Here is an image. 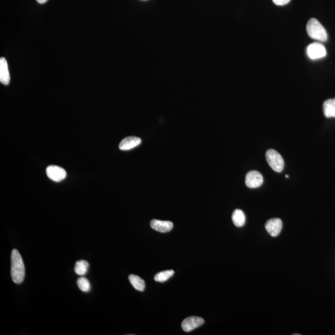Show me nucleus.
Returning <instances> with one entry per match:
<instances>
[{
	"label": "nucleus",
	"instance_id": "obj_2",
	"mask_svg": "<svg viewBox=\"0 0 335 335\" xmlns=\"http://www.w3.org/2000/svg\"><path fill=\"white\" fill-rule=\"evenodd\" d=\"M307 32L311 38L320 42H326L328 35L326 30L319 21L315 18H311L307 25Z\"/></svg>",
	"mask_w": 335,
	"mask_h": 335
},
{
	"label": "nucleus",
	"instance_id": "obj_12",
	"mask_svg": "<svg viewBox=\"0 0 335 335\" xmlns=\"http://www.w3.org/2000/svg\"><path fill=\"white\" fill-rule=\"evenodd\" d=\"M323 108L325 117H335V98L325 101Z\"/></svg>",
	"mask_w": 335,
	"mask_h": 335
},
{
	"label": "nucleus",
	"instance_id": "obj_5",
	"mask_svg": "<svg viewBox=\"0 0 335 335\" xmlns=\"http://www.w3.org/2000/svg\"><path fill=\"white\" fill-rule=\"evenodd\" d=\"M46 174L49 179L55 182H60L67 176V172L65 169L56 165H51L47 167Z\"/></svg>",
	"mask_w": 335,
	"mask_h": 335
},
{
	"label": "nucleus",
	"instance_id": "obj_14",
	"mask_svg": "<svg viewBox=\"0 0 335 335\" xmlns=\"http://www.w3.org/2000/svg\"><path fill=\"white\" fill-rule=\"evenodd\" d=\"M232 221L236 226L241 227L244 226L246 221L244 212L240 209H236L232 214Z\"/></svg>",
	"mask_w": 335,
	"mask_h": 335
},
{
	"label": "nucleus",
	"instance_id": "obj_15",
	"mask_svg": "<svg viewBox=\"0 0 335 335\" xmlns=\"http://www.w3.org/2000/svg\"><path fill=\"white\" fill-rule=\"evenodd\" d=\"M89 263L85 260L77 261L75 264V272L79 276H84L88 272Z\"/></svg>",
	"mask_w": 335,
	"mask_h": 335
},
{
	"label": "nucleus",
	"instance_id": "obj_18",
	"mask_svg": "<svg viewBox=\"0 0 335 335\" xmlns=\"http://www.w3.org/2000/svg\"><path fill=\"white\" fill-rule=\"evenodd\" d=\"M291 0H273V3L278 6H284L289 3Z\"/></svg>",
	"mask_w": 335,
	"mask_h": 335
},
{
	"label": "nucleus",
	"instance_id": "obj_1",
	"mask_svg": "<svg viewBox=\"0 0 335 335\" xmlns=\"http://www.w3.org/2000/svg\"><path fill=\"white\" fill-rule=\"evenodd\" d=\"M11 275L12 280L15 284H21L25 277V267L22 257L17 250L11 252Z\"/></svg>",
	"mask_w": 335,
	"mask_h": 335
},
{
	"label": "nucleus",
	"instance_id": "obj_19",
	"mask_svg": "<svg viewBox=\"0 0 335 335\" xmlns=\"http://www.w3.org/2000/svg\"><path fill=\"white\" fill-rule=\"evenodd\" d=\"M36 1L40 4H43L46 3L48 0H36Z\"/></svg>",
	"mask_w": 335,
	"mask_h": 335
},
{
	"label": "nucleus",
	"instance_id": "obj_11",
	"mask_svg": "<svg viewBox=\"0 0 335 335\" xmlns=\"http://www.w3.org/2000/svg\"><path fill=\"white\" fill-rule=\"evenodd\" d=\"M0 82L4 85H8L10 82L8 62L4 57L0 58Z\"/></svg>",
	"mask_w": 335,
	"mask_h": 335
},
{
	"label": "nucleus",
	"instance_id": "obj_4",
	"mask_svg": "<svg viewBox=\"0 0 335 335\" xmlns=\"http://www.w3.org/2000/svg\"><path fill=\"white\" fill-rule=\"evenodd\" d=\"M307 54L309 58L312 60H316V59L322 58L326 56L327 51L324 45L319 42H314L307 47Z\"/></svg>",
	"mask_w": 335,
	"mask_h": 335
},
{
	"label": "nucleus",
	"instance_id": "obj_7",
	"mask_svg": "<svg viewBox=\"0 0 335 335\" xmlns=\"http://www.w3.org/2000/svg\"><path fill=\"white\" fill-rule=\"evenodd\" d=\"M204 320L203 318L198 317H190L185 318L181 324L184 331L190 332L193 330L201 326L204 324Z\"/></svg>",
	"mask_w": 335,
	"mask_h": 335
},
{
	"label": "nucleus",
	"instance_id": "obj_17",
	"mask_svg": "<svg viewBox=\"0 0 335 335\" xmlns=\"http://www.w3.org/2000/svg\"><path fill=\"white\" fill-rule=\"evenodd\" d=\"M77 284L79 289L84 292H88L91 290V284L89 280L85 278H80L77 280Z\"/></svg>",
	"mask_w": 335,
	"mask_h": 335
},
{
	"label": "nucleus",
	"instance_id": "obj_16",
	"mask_svg": "<svg viewBox=\"0 0 335 335\" xmlns=\"http://www.w3.org/2000/svg\"><path fill=\"white\" fill-rule=\"evenodd\" d=\"M174 273L173 270L162 271L155 276L154 279L158 282H164L173 277Z\"/></svg>",
	"mask_w": 335,
	"mask_h": 335
},
{
	"label": "nucleus",
	"instance_id": "obj_6",
	"mask_svg": "<svg viewBox=\"0 0 335 335\" xmlns=\"http://www.w3.org/2000/svg\"><path fill=\"white\" fill-rule=\"evenodd\" d=\"M263 183V177L256 171H251L247 174L245 184L250 188H257Z\"/></svg>",
	"mask_w": 335,
	"mask_h": 335
},
{
	"label": "nucleus",
	"instance_id": "obj_8",
	"mask_svg": "<svg viewBox=\"0 0 335 335\" xmlns=\"http://www.w3.org/2000/svg\"><path fill=\"white\" fill-rule=\"evenodd\" d=\"M266 230L271 237H276L279 235L282 228V223L280 219H271L266 223Z\"/></svg>",
	"mask_w": 335,
	"mask_h": 335
},
{
	"label": "nucleus",
	"instance_id": "obj_10",
	"mask_svg": "<svg viewBox=\"0 0 335 335\" xmlns=\"http://www.w3.org/2000/svg\"><path fill=\"white\" fill-rule=\"evenodd\" d=\"M141 140L137 137H128L125 138L120 143L119 149L123 151L129 150L138 147L140 144Z\"/></svg>",
	"mask_w": 335,
	"mask_h": 335
},
{
	"label": "nucleus",
	"instance_id": "obj_9",
	"mask_svg": "<svg viewBox=\"0 0 335 335\" xmlns=\"http://www.w3.org/2000/svg\"><path fill=\"white\" fill-rule=\"evenodd\" d=\"M150 226L153 230L161 233L169 232L173 227V223L169 221H163L153 219L150 223Z\"/></svg>",
	"mask_w": 335,
	"mask_h": 335
},
{
	"label": "nucleus",
	"instance_id": "obj_20",
	"mask_svg": "<svg viewBox=\"0 0 335 335\" xmlns=\"http://www.w3.org/2000/svg\"><path fill=\"white\" fill-rule=\"evenodd\" d=\"M285 177H286L287 178H289V175H285Z\"/></svg>",
	"mask_w": 335,
	"mask_h": 335
},
{
	"label": "nucleus",
	"instance_id": "obj_3",
	"mask_svg": "<svg viewBox=\"0 0 335 335\" xmlns=\"http://www.w3.org/2000/svg\"><path fill=\"white\" fill-rule=\"evenodd\" d=\"M266 159L271 168L277 173H280L284 169V160L277 151L273 149L268 150L266 153Z\"/></svg>",
	"mask_w": 335,
	"mask_h": 335
},
{
	"label": "nucleus",
	"instance_id": "obj_13",
	"mask_svg": "<svg viewBox=\"0 0 335 335\" xmlns=\"http://www.w3.org/2000/svg\"><path fill=\"white\" fill-rule=\"evenodd\" d=\"M129 280L132 285L134 287V289L140 292L144 291L145 287L144 280L141 279L138 276L134 275H130Z\"/></svg>",
	"mask_w": 335,
	"mask_h": 335
}]
</instances>
